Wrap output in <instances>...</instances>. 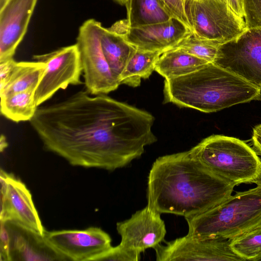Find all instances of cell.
<instances>
[{
	"label": "cell",
	"mask_w": 261,
	"mask_h": 261,
	"mask_svg": "<svg viewBox=\"0 0 261 261\" xmlns=\"http://www.w3.org/2000/svg\"><path fill=\"white\" fill-rule=\"evenodd\" d=\"M149 113L105 94L80 91L38 107L30 123L45 148L70 165L113 171L157 141Z\"/></svg>",
	"instance_id": "cell-1"
},
{
	"label": "cell",
	"mask_w": 261,
	"mask_h": 261,
	"mask_svg": "<svg viewBox=\"0 0 261 261\" xmlns=\"http://www.w3.org/2000/svg\"><path fill=\"white\" fill-rule=\"evenodd\" d=\"M235 185L220 177L190 150L157 158L147 178V205L185 218L207 211L232 195Z\"/></svg>",
	"instance_id": "cell-2"
},
{
	"label": "cell",
	"mask_w": 261,
	"mask_h": 261,
	"mask_svg": "<svg viewBox=\"0 0 261 261\" xmlns=\"http://www.w3.org/2000/svg\"><path fill=\"white\" fill-rule=\"evenodd\" d=\"M164 102L204 113L261 99V88L213 63L188 74L165 79Z\"/></svg>",
	"instance_id": "cell-3"
},
{
	"label": "cell",
	"mask_w": 261,
	"mask_h": 261,
	"mask_svg": "<svg viewBox=\"0 0 261 261\" xmlns=\"http://www.w3.org/2000/svg\"><path fill=\"white\" fill-rule=\"evenodd\" d=\"M188 235L199 239L221 237L233 240L261 227V182L237 192L221 204L185 218Z\"/></svg>",
	"instance_id": "cell-4"
},
{
	"label": "cell",
	"mask_w": 261,
	"mask_h": 261,
	"mask_svg": "<svg viewBox=\"0 0 261 261\" xmlns=\"http://www.w3.org/2000/svg\"><path fill=\"white\" fill-rule=\"evenodd\" d=\"M190 150L210 170L236 186L261 182V160L255 151L242 140L214 135Z\"/></svg>",
	"instance_id": "cell-5"
},
{
	"label": "cell",
	"mask_w": 261,
	"mask_h": 261,
	"mask_svg": "<svg viewBox=\"0 0 261 261\" xmlns=\"http://www.w3.org/2000/svg\"><path fill=\"white\" fill-rule=\"evenodd\" d=\"M184 6L192 32L200 38L222 45L247 29L222 0H184Z\"/></svg>",
	"instance_id": "cell-6"
},
{
	"label": "cell",
	"mask_w": 261,
	"mask_h": 261,
	"mask_svg": "<svg viewBox=\"0 0 261 261\" xmlns=\"http://www.w3.org/2000/svg\"><path fill=\"white\" fill-rule=\"evenodd\" d=\"M102 27L100 22L88 19L80 27L76 38L85 84L91 95L106 94L120 85L113 75L102 49Z\"/></svg>",
	"instance_id": "cell-7"
},
{
	"label": "cell",
	"mask_w": 261,
	"mask_h": 261,
	"mask_svg": "<svg viewBox=\"0 0 261 261\" xmlns=\"http://www.w3.org/2000/svg\"><path fill=\"white\" fill-rule=\"evenodd\" d=\"M213 63L261 88V28L247 29L221 45Z\"/></svg>",
	"instance_id": "cell-8"
},
{
	"label": "cell",
	"mask_w": 261,
	"mask_h": 261,
	"mask_svg": "<svg viewBox=\"0 0 261 261\" xmlns=\"http://www.w3.org/2000/svg\"><path fill=\"white\" fill-rule=\"evenodd\" d=\"M33 58L45 66L35 91L37 107L50 98L59 90L65 89L70 85L82 83L80 76L83 68L76 43L49 53L35 55Z\"/></svg>",
	"instance_id": "cell-9"
},
{
	"label": "cell",
	"mask_w": 261,
	"mask_h": 261,
	"mask_svg": "<svg viewBox=\"0 0 261 261\" xmlns=\"http://www.w3.org/2000/svg\"><path fill=\"white\" fill-rule=\"evenodd\" d=\"M43 238L66 260H99L113 247L110 236L93 226L83 230H45Z\"/></svg>",
	"instance_id": "cell-10"
},
{
	"label": "cell",
	"mask_w": 261,
	"mask_h": 261,
	"mask_svg": "<svg viewBox=\"0 0 261 261\" xmlns=\"http://www.w3.org/2000/svg\"><path fill=\"white\" fill-rule=\"evenodd\" d=\"M231 240L221 237L199 239L187 234L153 249L158 261H245L231 248Z\"/></svg>",
	"instance_id": "cell-11"
},
{
	"label": "cell",
	"mask_w": 261,
	"mask_h": 261,
	"mask_svg": "<svg viewBox=\"0 0 261 261\" xmlns=\"http://www.w3.org/2000/svg\"><path fill=\"white\" fill-rule=\"evenodd\" d=\"M136 48L163 53L191 34L192 31L178 19L136 27H130L124 20H119L110 28Z\"/></svg>",
	"instance_id": "cell-12"
},
{
	"label": "cell",
	"mask_w": 261,
	"mask_h": 261,
	"mask_svg": "<svg viewBox=\"0 0 261 261\" xmlns=\"http://www.w3.org/2000/svg\"><path fill=\"white\" fill-rule=\"evenodd\" d=\"M0 180L1 221L17 223L43 236L46 230L25 185L2 169Z\"/></svg>",
	"instance_id": "cell-13"
},
{
	"label": "cell",
	"mask_w": 261,
	"mask_h": 261,
	"mask_svg": "<svg viewBox=\"0 0 261 261\" xmlns=\"http://www.w3.org/2000/svg\"><path fill=\"white\" fill-rule=\"evenodd\" d=\"M116 229L121 238L120 245L139 254L160 244L166 234L161 214L147 205L128 219L118 222Z\"/></svg>",
	"instance_id": "cell-14"
},
{
	"label": "cell",
	"mask_w": 261,
	"mask_h": 261,
	"mask_svg": "<svg viewBox=\"0 0 261 261\" xmlns=\"http://www.w3.org/2000/svg\"><path fill=\"white\" fill-rule=\"evenodd\" d=\"M37 0H1L0 62L13 58Z\"/></svg>",
	"instance_id": "cell-15"
},
{
	"label": "cell",
	"mask_w": 261,
	"mask_h": 261,
	"mask_svg": "<svg viewBox=\"0 0 261 261\" xmlns=\"http://www.w3.org/2000/svg\"><path fill=\"white\" fill-rule=\"evenodd\" d=\"M3 222L10 236L11 261L66 260L47 244L43 236L12 221Z\"/></svg>",
	"instance_id": "cell-16"
},
{
	"label": "cell",
	"mask_w": 261,
	"mask_h": 261,
	"mask_svg": "<svg viewBox=\"0 0 261 261\" xmlns=\"http://www.w3.org/2000/svg\"><path fill=\"white\" fill-rule=\"evenodd\" d=\"M100 41L110 69L119 83L120 77L136 48L121 36L103 27L101 30Z\"/></svg>",
	"instance_id": "cell-17"
},
{
	"label": "cell",
	"mask_w": 261,
	"mask_h": 261,
	"mask_svg": "<svg viewBox=\"0 0 261 261\" xmlns=\"http://www.w3.org/2000/svg\"><path fill=\"white\" fill-rule=\"evenodd\" d=\"M207 63L181 49L173 48L161 55L154 70L165 79H169L193 72Z\"/></svg>",
	"instance_id": "cell-18"
},
{
	"label": "cell",
	"mask_w": 261,
	"mask_h": 261,
	"mask_svg": "<svg viewBox=\"0 0 261 261\" xmlns=\"http://www.w3.org/2000/svg\"><path fill=\"white\" fill-rule=\"evenodd\" d=\"M125 5L127 17L123 20L130 27L163 22L173 17L162 0H127Z\"/></svg>",
	"instance_id": "cell-19"
},
{
	"label": "cell",
	"mask_w": 261,
	"mask_h": 261,
	"mask_svg": "<svg viewBox=\"0 0 261 261\" xmlns=\"http://www.w3.org/2000/svg\"><path fill=\"white\" fill-rule=\"evenodd\" d=\"M36 87L1 96V112L15 122L30 121L37 109L35 99Z\"/></svg>",
	"instance_id": "cell-20"
},
{
	"label": "cell",
	"mask_w": 261,
	"mask_h": 261,
	"mask_svg": "<svg viewBox=\"0 0 261 261\" xmlns=\"http://www.w3.org/2000/svg\"><path fill=\"white\" fill-rule=\"evenodd\" d=\"M45 68L43 63L37 61L16 62L8 82L0 91V96L37 87Z\"/></svg>",
	"instance_id": "cell-21"
},
{
	"label": "cell",
	"mask_w": 261,
	"mask_h": 261,
	"mask_svg": "<svg viewBox=\"0 0 261 261\" xmlns=\"http://www.w3.org/2000/svg\"><path fill=\"white\" fill-rule=\"evenodd\" d=\"M162 53L136 48L120 77V84L133 87L139 86L141 79H148L155 70L156 62Z\"/></svg>",
	"instance_id": "cell-22"
},
{
	"label": "cell",
	"mask_w": 261,
	"mask_h": 261,
	"mask_svg": "<svg viewBox=\"0 0 261 261\" xmlns=\"http://www.w3.org/2000/svg\"><path fill=\"white\" fill-rule=\"evenodd\" d=\"M220 45L214 42L200 38L192 32L171 48L181 49L208 63H213Z\"/></svg>",
	"instance_id": "cell-23"
},
{
	"label": "cell",
	"mask_w": 261,
	"mask_h": 261,
	"mask_svg": "<svg viewBox=\"0 0 261 261\" xmlns=\"http://www.w3.org/2000/svg\"><path fill=\"white\" fill-rule=\"evenodd\" d=\"M233 251L245 260H259L261 258V227L231 240Z\"/></svg>",
	"instance_id": "cell-24"
},
{
	"label": "cell",
	"mask_w": 261,
	"mask_h": 261,
	"mask_svg": "<svg viewBox=\"0 0 261 261\" xmlns=\"http://www.w3.org/2000/svg\"><path fill=\"white\" fill-rule=\"evenodd\" d=\"M247 29L261 28V0H243Z\"/></svg>",
	"instance_id": "cell-25"
},
{
	"label": "cell",
	"mask_w": 261,
	"mask_h": 261,
	"mask_svg": "<svg viewBox=\"0 0 261 261\" xmlns=\"http://www.w3.org/2000/svg\"><path fill=\"white\" fill-rule=\"evenodd\" d=\"M140 258V254L129 250L119 244L116 247H112L99 260L138 261Z\"/></svg>",
	"instance_id": "cell-26"
},
{
	"label": "cell",
	"mask_w": 261,
	"mask_h": 261,
	"mask_svg": "<svg viewBox=\"0 0 261 261\" xmlns=\"http://www.w3.org/2000/svg\"><path fill=\"white\" fill-rule=\"evenodd\" d=\"M162 1L166 10L173 17L178 19L191 30L185 13L184 0H162Z\"/></svg>",
	"instance_id": "cell-27"
},
{
	"label": "cell",
	"mask_w": 261,
	"mask_h": 261,
	"mask_svg": "<svg viewBox=\"0 0 261 261\" xmlns=\"http://www.w3.org/2000/svg\"><path fill=\"white\" fill-rule=\"evenodd\" d=\"M0 257L1 261H11L10 236L4 222L1 221Z\"/></svg>",
	"instance_id": "cell-28"
},
{
	"label": "cell",
	"mask_w": 261,
	"mask_h": 261,
	"mask_svg": "<svg viewBox=\"0 0 261 261\" xmlns=\"http://www.w3.org/2000/svg\"><path fill=\"white\" fill-rule=\"evenodd\" d=\"M16 63L13 58L0 62V91L8 82Z\"/></svg>",
	"instance_id": "cell-29"
},
{
	"label": "cell",
	"mask_w": 261,
	"mask_h": 261,
	"mask_svg": "<svg viewBox=\"0 0 261 261\" xmlns=\"http://www.w3.org/2000/svg\"><path fill=\"white\" fill-rule=\"evenodd\" d=\"M237 16L243 18V0H222Z\"/></svg>",
	"instance_id": "cell-30"
},
{
	"label": "cell",
	"mask_w": 261,
	"mask_h": 261,
	"mask_svg": "<svg viewBox=\"0 0 261 261\" xmlns=\"http://www.w3.org/2000/svg\"><path fill=\"white\" fill-rule=\"evenodd\" d=\"M251 141L254 150L257 154L261 155V124L253 128Z\"/></svg>",
	"instance_id": "cell-31"
},
{
	"label": "cell",
	"mask_w": 261,
	"mask_h": 261,
	"mask_svg": "<svg viewBox=\"0 0 261 261\" xmlns=\"http://www.w3.org/2000/svg\"><path fill=\"white\" fill-rule=\"evenodd\" d=\"M8 144L4 135H1L0 138V150L3 152L7 147Z\"/></svg>",
	"instance_id": "cell-32"
},
{
	"label": "cell",
	"mask_w": 261,
	"mask_h": 261,
	"mask_svg": "<svg viewBox=\"0 0 261 261\" xmlns=\"http://www.w3.org/2000/svg\"><path fill=\"white\" fill-rule=\"evenodd\" d=\"M121 5H125L127 0H114Z\"/></svg>",
	"instance_id": "cell-33"
},
{
	"label": "cell",
	"mask_w": 261,
	"mask_h": 261,
	"mask_svg": "<svg viewBox=\"0 0 261 261\" xmlns=\"http://www.w3.org/2000/svg\"><path fill=\"white\" fill-rule=\"evenodd\" d=\"M259 260H261V258L259 259Z\"/></svg>",
	"instance_id": "cell-34"
}]
</instances>
